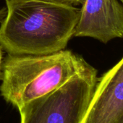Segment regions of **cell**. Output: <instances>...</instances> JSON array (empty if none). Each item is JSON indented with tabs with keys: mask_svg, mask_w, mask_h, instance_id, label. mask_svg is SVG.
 Wrapping results in <instances>:
<instances>
[{
	"mask_svg": "<svg viewBox=\"0 0 123 123\" xmlns=\"http://www.w3.org/2000/svg\"><path fill=\"white\" fill-rule=\"evenodd\" d=\"M42 1L50 2L53 3L60 4V5H65L69 6H78L82 5L84 0H42Z\"/></svg>",
	"mask_w": 123,
	"mask_h": 123,
	"instance_id": "cell-6",
	"label": "cell"
},
{
	"mask_svg": "<svg viewBox=\"0 0 123 123\" xmlns=\"http://www.w3.org/2000/svg\"><path fill=\"white\" fill-rule=\"evenodd\" d=\"M98 71L91 65L54 91L18 109L20 123H81L92 98Z\"/></svg>",
	"mask_w": 123,
	"mask_h": 123,
	"instance_id": "cell-3",
	"label": "cell"
},
{
	"mask_svg": "<svg viewBox=\"0 0 123 123\" xmlns=\"http://www.w3.org/2000/svg\"><path fill=\"white\" fill-rule=\"evenodd\" d=\"M81 123H123V57L98 78Z\"/></svg>",
	"mask_w": 123,
	"mask_h": 123,
	"instance_id": "cell-5",
	"label": "cell"
},
{
	"mask_svg": "<svg viewBox=\"0 0 123 123\" xmlns=\"http://www.w3.org/2000/svg\"><path fill=\"white\" fill-rule=\"evenodd\" d=\"M119 1H120V2H122V5H123V0H119Z\"/></svg>",
	"mask_w": 123,
	"mask_h": 123,
	"instance_id": "cell-9",
	"label": "cell"
},
{
	"mask_svg": "<svg viewBox=\"0 0 123 123\" xmlns=\"http://www.w3.org/2000/svg\"><path fill=\"white\" fill-rule=\"evenodd\" d=\"M89 64L70 50L44 55L7 54L3 59L0 94L20 109L65 83Z\"/></svg>",
	"mask_w": 123,
	"mask_h": 123,
	"instance_id": "cell-2",
	"label": "cell"
},
{
	"mask_svg": "<svg viewBox=\"0 0 123 123\" xmlns=\"http://www.w3.org/2000/svg\"><path fill=\"white\" fill-rule=\"evenodd\" d=\"M6 13H7L6 7H2V8L0 7V23H2L4 18H5Z\"/></svg>",
	"mask_w": 123,
	"mask_h": 123,
	"instance_id": "cell-8",
	"label": "cell"
},
{
	"mask_svg": "<svg viewBox=\"0 0 123 123\" xmlns=\"http://www.w3.org/2000/svg\"><path fill=\"white\" fill-rule=\"evenodd\" d=\"M3 49L0 44V80L2 78V63H3Z\"/></svg>",
	"mask_w": 123,
	"mask_h": 123,
	"instance_id": "cell-7",
	"label": "cell"
},
{
	"mask_svg": "<svg viewBox=\"0 0 123 123\" xmlns=\"http://www.w3.org/2000/svg\"><path fill=\"white\" fill-rule=\"evenodd\" d=\"M73 36L90 37L104 43L123 38V5L118 0H84Z\"/></svg>",
	"mask_w": 123,
	"mask_h": 123,
	"instance_id": "cell-4",
	"label": "cell"
},
{
	"mask_svg": "<svg viewBox=\"0 0 123 123\" xmlns=\"http://www.w3.org/2000/svg\"><path fill=\"white\" fill-rule=\"evenodd\" d=\"M0 44L11 54L44 55L63 50L73 37L80 8L42 0H5Z\"/></svg>",
	"mask_w": 123,
	"mask_h": 123,
	"instance_id": "cell-1",
	"label": "cell"
}]
</instances>
